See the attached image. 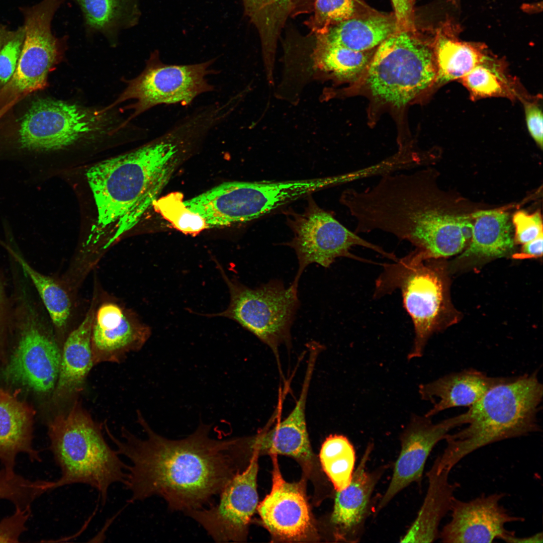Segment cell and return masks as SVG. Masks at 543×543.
Returning a JSON list of instances; mask_svg holds the SVG:
<instances>
[{"mask_svg": "<svg viewBox=\"0 0 543 543\" xmlns=\"http://www.w3.org/2000/svg\"><path fill=\"white\" fill-rule=\"evenodd\" d=\"M137 418L145 439L124 427L120 440L106 427L118 455L131 462L124 484L131 494L129 502L156 495L170 511L204 508L250 461L245 438H213L212 425L201 422L187 437L172 440L155 432L139 411Z\"/></svg>", "mask_w": 543, "mask_h": 543, "instance_id": "cell-1", "label": "cell"}, {"mask_svg": "<svg viewBox=\"0 0 543 543\" xmlns=\"http://www.w3.org/2000/svg\"><path fill=\"white\" fill-rule=\"evenodd\" d=\"M196 136L193 123L183 118L156 139L89 167L85 175L98 213L94 233L115 225L119 237L133 227L159 198L185 145Z\"/></svg>", "mask_w": 543, "mask_h": 543, "instance_id": "cell-2", "label": "cell"}, {"mask_svg": "<svg viewBox=\"0 0 543 543\" xmlns=\"http://www.w3.org/2000/svg\"><path fill=\"white\" fill-rule=\"evenodd\" d=\"M543 386L537 372L511 377L489 390L469 407L467 426L444 440L436 460L450 472L462 460L485 446L539 431L537 414Z\"/></svg>", "mask_w": 543, "mask_h": 543, "instance_id": "cell-3", "label": "cell"}, {"mask_svg": "<svg viewBox=\"0 0 543 543\" xmlns=\"http://www.w3.org/2000/svg\"><path fill=\"white\" fill-rule=\"evenodd\" d=\"M102 426L76 401L69 411L49 423V449L61 475L53 481V490L73 484L96 489L101 503L106 502L109 488L125 483L128 465L105 439Z\"/></svg>", "mask_w": 543, "mask_h": 543, "instance_id": "cell-4", "label": "cell"}, {"mask_svg": "<svg viewBox=\"0 0 543 543\" xmlns=\"http://www.w3.org/2000/svg\"><path fill=\"white\" fill-rule=\"evenodd\" d=\"M328 177L286 181L228 182L185 201L208 228L258 219L300 198L329 188Z\"/></svg>", "mask_w": 543, "mask_h": 543, "instance_id": "cell-5", "label": "cell"}, {"mask_svg": "<svg viewBox=\"0 0 543 543\" xmlns=\"http://www.w3.org/2000/svg\"><path fill=\"white\" fill-rule=\"evenodd\" d=\"M366 73L374 96L394 106L407 104L436 81L433 41L398 31L377 47Z\"/></svg>", "mask_w": 543, "mask_h": 543, "instance_id": "cell-6", "label": "cell"}, {"mask_svg": "<svg viewBox=\"0 0 543 543\" xmlns=\"http://www.w3.org/2000/svg\"><path fill=\"white\" fill-rule=\"evenodd\" d=\"M430 259L415 250L384 270L376 282L375 298L400 289L404 307L414 326V339L407 359L420 357L430 336L439 330L444 310V288L441 273Z\"/></svg>", "mask_w": 543, "mask_h": 543, "instance_id": "cell-7", "label": "cell"}, {"mask_svg": "<svg viewBox=\"0 0 543 543\" xmlns=\"http://www.w3.org/2000/svg\"><path fill=\"white\" fill-rule=\"evenodd\" d=\"M230 292V303L224 311L213 316L225 317L238 323L273 350L291 342V330L300 307L298 290L286 288L283 282L272 280L252 289L230 279L221 270Z\"/></svg>", "mask_w": 543, "mask_h": 543, "instance_id": "cell-8", "label": "cell"}, {"mask_svg": "<svg viewBox=\"0 0 543 543\" xmlns=\"http://www.w3.org/2000/svg\"><path fill=\"white\" fill-rule=\"evenodd\" d=\"M287 224L293 232L292 239L285 244L296 253L299 267L291 285L298 289L301 276L309 264L313 263L328 268L339 257L369 263L375 262L352 254V247L360 246L378 252L395 261L397 257L378 245L363 239L337 220L309 197L308 205L302 213L293 211L287 212Z\"/></svg>", "mask_w": 543, "mask_h": 543, "instance_id": "cell-9", "label": "cell"}, {"mask_svg": "<svg viewBox=\"0 0 543 543\" xmlns=\"http://www.w3.org/2000/svg\"><path fill=\"white\" fill-rule=\"evenodd\" d=\"M438 201L433 194L415 192L405 199L398 212L399 239L411 243L424 259L460 253L471 238L473 223L470 218L450 214Z\"/></svg>", "mask_w": 543, "mask_h": 543, "instance_id": "cell-10", "label": "cell"}, {"mask_svg": "<svg viewBox=\"0 0 543 543\" xmlns=\"http://www.w3.org/2000/svg\"><path fill=\"white\" fill-rule=\"evenodd\" d=\"M215 60L213 58L194 64H167L162 61L156 50L150 54L141 73L129 81L117 100L105 109L108 111L128 100H136L129 107L134 109V113L124 126L158 105H190L200 95L214 90L215 86L209 82L207 76L217 73L212 68Z\"/></svg>", "mask_w": 543, "mask_h": 543, "instance_id": "cell-11", "label": "cell"}, {"mask_svg": "<svg viewBox=\"0 0 543 543\" xmlns=\"http://www.w3.org/2000/svg\"><path fill=\"white\" fill-rule=\"evenodd\" d=\"M107 111L48 98L34 101L23 116L19 141L24 148L37 151L64 149L108 129Z\"/></svg>", "mask_w": 543, "mask_h": 543, "instance_id": "cell-12", "label": "cell"}, {"mask_svg": "<svg viewBox=\"0 0 543 543\" xmlns=\"http://www.w3.org/2000/svg\"><path fill=\"white\" fill-rule=\"evenodd\" d=\"M259 452L253 449L249 462L220 493L216 504L185 511L217 542L245 541L258 504L257 490Z\"/></svg>", "mask_w": 543, "mask_h": 543, "instance_id": "cell-13", "label": "cell"}, {"mask_svg": "<svg viewBox=\"0 0 543 543\" xmlns=\"http://www.w3.org/2000/svg\"><path fill=\"white\" fill-rule=\"evenodd\" d=\"M270 456L273 465L272 489L257 507L263 525L277 541H317L319 536L307 498L306 479L287 481L280 471L277 455Z\"/></svg>", "mask_w": 543, "mask_h": 543, "instance_id": "cell-14", "label": "cell"}, {"mask_svg": "<svg viewBox=\"0 0 543 543\" xmlns=\"http://www.w3.org/2000/svg\"><path fill=\"white\" fill-rule=\"evenodd\" d=\"M66 0H45L28 18L24 43L15 72L13 87L29 94L44 89L49 71L65 51L67 36L57 38L51 31V21L59 6Z\"/></svg>", "mask_w": 543, "mask_h": 543, "instance_id": "cell-15", "label": "cell"}, {"mask_svg": "<svg viewBox=\"0 0 543 543\" xmlns=\"http://www.w3.org/2000/svg\"><path fill=\"white\" fill-rule=\"evenodd\" d=\"M467 413L433 423L430 417L413 414L399 437L401 449L392 476L377 506L383 509L401 491L413 483H421L429 455L436 444L445 439L450 431L466 424Z\"/></svg>", "mask_w": 543, "mask_h": 543, "instance_id": "cell-16", "label": "cell"}, {"mask_svg": "<svg viewBox=\"0 0 543 543\" xmlns=\"http://www.w3.org/2000/svg\"><path fill=\"white\" fill-rule=\"evenodd\" d=\"M505 496L504 493L483 494L467 501L455 497L451 519L438 538L445 543L492 542L496 539L507 542L515 532L507 529L506 525L523 522L524 518L513 515L501 504Z\"/></svg>", "mask_w": 543, "mask_h": 543, "instance_id": "cell-17", "label": "cell"}, {"mask_svg": "<svg viewBox=\"0 0 543 543\" xmlns=\"http://www.w3.org/2000/svg\"><path fill=\"white\" fill-rule=\"evenodd\" d=\"M61 351L55 340L33 322L23 328L4 370L8 381L40 393L53 391Z\"/></svg>", "mask_w": 543, "mask_h": 543, "instance_id": "cell-18", "label": "cell"}, {"mask_svg": "<svg viewBox=\"0 0 543 543\" xmlns=\"http://www.w3.org/2000/svg\"><path fill=\"white\" fill-rule=\"evenodd\" d=\"M374 444L369 442L354 470L350 484L336 491L329 526L335 541L358 542L372 507L374 490L388 466L369 471L367 465Z\"/></svg>", "mask_w": 543, "mask_h": 543, "instance_id": "cell-19", "label": "cell"}, {"mask_svg": "<svg viewBox=\"0 0 543 543\" xmlns=\"http://www.w3.org/2000/svg\"><path fill=\"white\" fill-rule=\"evenodd\" d=\"M310 356L300 396L288 416L270 429L249 437L251 447L259 454L291 457L299 463L306 475L310 473L314 460L307 428L305 409L310 382L316 363Z\"/></svg>", "mask_w": 543, "mask_h": 543, "instance_id": "cell-20", "label": "cell"}, {"mask_svg": "<svg viewBox=\"0 0 543 543\" xmlns=\"http://www.w3.org/2000/svg\"><path fill=\"white\" fill-rule=\"evenodd\" d=\"M510 378L489 377L483 372L470 369L421 384L418 390L421 398L433 404L424 415L431 418L450 408L470 407L491 388Z\"/></svg>", "mask_w": 543, "mask_h": 543, "instance_id": "cell-21", "label": "cell"}, {"mask_svg": "<svg viewBox=\"0 0 543 543\" xmlns=\"http://www.w3.org/2000/svg\"><path fill=\"white\" fill-rule=\"evenodd\" d=\"M95 314L93 305L64 343L58 377L53 390V398L56 402H65L81 391L94 366L91 336Z\"/></svg>", "mask_w": 543, "mask_h": 543, "instance_id": "cell-22", "label": "cell"}, {"mask_svg": "<svg viewBox=\"0 0 543 543\" xmlns=\"http://www.w3.org/2000/svg\"><path fill=\"white\" fill-rule=\"evenodd\" d=\"M450 472L434 462L427 473L428 486L422 505L400 542H431L439 537L440 522L450 511L455 493L460 487L458 483L449 481Z\"/></svg>", "mask_w": 543, "mask_h": 543, "instance_id": "cell-23", "label": "cell"}, {"mask_svg": "<svg viewBox=\"0 0 543 543\" xmlns=\"http://www.w3.org/2000/svg\"><path fill=\"white\" fill-rule=\"evenodd\" d=\"M33 415L26 404L0 389V462L4 468L14 470L20 453L33 462L41 461L32 445Z\"/></svg>", "mask_w": 543, "mask_h": 543, "instance_id": "cell-24", "label": "cell"}, {"mask_svg": "<svg viewBox=\"0 0 543 543\" xmlns=\"http://www.w3.org/2000/svg\"><path fill=\"white\" fill-rule=\"evenodd\" d=\"M151 335L150 328L126 314L120 319L93 324L91 347L94 366L119 363L128 353L140 350Z\"/></svg>", "mask_w": 543, "mask_h": 543, "instance_id": "cell-25", "label": "cell"}, {"mask_svg": "<svg viewBox=\"0 0 543 543\" xmlns=\"http://www.w3.org/2000/svg\"><path fill=\"white\" fill-rule=\"evenodd\" d=\"M460 29L458 24L447 20L436 30L433 40L436 81L461 79L487 57L482 44L460 40Z\"/></svg>", "mask_w": 543, "mask_h": 543, "instance_id": "cell-26", "label": "cell"}, {"mask_svg": "<svg viewBox=\"0 0 543 543\" xmlns=\"http://www.w3.org/2000/svg\"><path fill=\"white\" fill-rule=\"evenodd\" d=\"M79 7L85 34H100L113 45L119 33L139 22V0H72Z\"/></svg>", "mask_w": 543, "mask_h": 543, "instance_id": "cell-27", "label": "cell"}, {"mask_svg": "<svg viewBox=\"0 0 543 543\" xmlns=\"http://www.w3.org/2000/svg\"><path fill=\"white\" fill-rule=\"evenodd\" d=\"M394 16L351 18L331 26L317 38L357 51L371 50L398 31Z\"/></svg>", "mask_w": 543, "mask_h": 543, "instance_id": "cell-28", "label": "cell"}, {"mask_svg": "<svg viewBox=\"0 0 543 543\" xmlns=\"http://www.w3.org/2000/svg\"><path fill=\"white\" fill-rule=\"evenodd\" d=\"M474 219L471 242L462 257H496L510 251L514 244L512 223L502 210H483L472 214Z\"/></svg>", "mask_w": 543, "mask_h": 543, "instance_id": "cell-29", "label": "cell"}, {"mask_svg": "<svg viewBox=\"0 0 543 543\" xmlns=\"http://www.w3.org/2000/svg\"><path fill=\"white\" fill-rule=\"evenodd\" d=\"M374 53L357 51L317 38L311 55L312 70L341 79H352L366 72Z\"/></svg>", "mask_w": 543, "mask_h": 543, "instance_id": "cell-30", "label": "cell"}, {"mask_svg": "<svg viewBox=\"0 0 543 543\" xmlns=\"http://www.w3.org/2000/svg\"><path fill=\"white\" fill-rule=\"evenodd\" d=\"M319 460L335 491L342 490L350 484L354 471L355 453L346 436L335 434L326 437L321 445Z\"/></svg>", "mask_w": 543, "mask_h": 543, "instance_id": "cell-31", "label": "cell"}, {"mask_svg": "<svg viewBox=\"0 0 543 543\" xmlns=\"http://www.w3.org/2000/svg\"><path fill=\"white\" fill-rule=\"evenodd\" d=\"M14 256L38 292L54 325L64 328L71 311V301L66 291L52 278L34 269L21 256Z\"/></svg>", "mask_w": 543, "mask_h": 543, "instance_id": "cell-32", "label": "cell"}, {"mask_svg": "<svg viewBox=\"0 0 543 543\" xmlns=\"http://www.w3.org/2000/svg\"><path fill=\"white\" fill-rule=\"evenodd\" d=\"M489 57L460 79L475 99L512 97L502 68Z\"/></svg>", "mask_w": 543, "mask_h": 543, "instance_id": "cell-33", "label": "cell"}, {"mask_svg": "<svg viewBox=\"0 0 543 543\" xmlns=\"http://www.w3.org/2000/svg\"><path fill=\"white\" fill-rule=\"evenodd\" d=\"M52 481H32L3 468L0 470V499L7 500L22 509H30L32 503L46 492L51 491Z\"/></svg>", "mask_w": 543, "mask_h": 543, "instance_id": "cell-34", "label": "cell"}, {"mask_svg": "<svg viewBox=\"0 0 543 543\" xmlns=\"http://www.w3.org/2000/svg\"><path fill=\"white\" fill-rule=\"evenodd\" d=\"M180 192H173L158 198L154 208L174 227L185 234L199 233L208 228L202 217L192 211L186 205Z\"/></svg>", "mask_w": 543, "mask_h": 543, "instance_id": "cell-35", "label": "cell"}, {"mask_svg": "<svg viewBox=\"0 0 543 543\" xmlns=\"http://www.w3.org/2000/svg\"><path fill=\"white\" fill-rule=\"evenodd\" d=\"M355 11V0H315L310 27L317 36L323 35L331 26L353 17Z\"/></svg>", "mask_w": 543, "mask_h": 543, "instance_id": "cell-36", "label": "cell"}, {"mask_svg": "<svg viewBox=\"0 0 543 543\" xmlns=\"http://www.w3.org/2000/svg\"><path fill=\"white\" fill-rule=\"evenodd\" d=\"M515 228L514 242L523 244L543 234L542 220L539 211L528 214L524 211L516 212L512 217Z\"/></svg>", "mask_w": 543, "mask_h": 543, "instance_id": "cell-37", "label": "cell"}, {"mask_svg": "<svg viewBox=\"0 0 543 543\" xmlns=\"http://www.w3.org/2000/svg\"><path fill=\"white\" fill-rule=\"evenodd\" d=\"M24 30H21L0 50V82H7L13 77L19 59Z\"/></svg>", "mask_w": 543, "mask_h": 543, "instance_id": "cell-38", "label": "cell"}, {"mask_svg": "<svg viewBox=\"0 0 543 543\" xmlns=\"http://www.w3.org/2000/svg\"><path fill=\"white\" fill-rule=\"evenodd\" d=\"M31 509L16 508L15 513L0 522V542H18L21 534L26 530V523Z\"/></svg>", "mask_w": 543, "mask_h": 543, "instance_id": "cell-39", "label": "cell"}, {"mask_svg": "<svg viewBox=\"0 0 543 543\" xmlns=\"http://www.w3.org/2000/svg\"><path fill=\"white\" fill-rule=\"evenodd\" d=\"M527 127L531 136L537 145L542 147V112L535 102L524 103Z\"/></svg>", "mask_w": 543, "mask_h": 543, "instance_id": "cell-40", "label": "cell"}, {"mask_svg": "<svg viewBox=\"0 0 543 543\" xmlns=\"http://www.w3.org/2000/svg\"><path fill=\"white\" fill-rule=\"evenodd\" d=\"M414 1L391 0L398 31L415 32Z\"/></svg>", "mask_w": 543, "mask_h": 543, "instance_id": "cell-41", "label": "cell"}, {"mask_svg": "<svg viewBox=\"0 0 543 543\" xmlns=\"http://www.w3.org/2000/svg\"><path fill=\"white\" fill-rule=\"evenodd\" d=\"M543 234L523 245L521 252L513 255V258L524 259L538 257L542 255Z\"/></svg>", "mask_w": 543, "mask_h": 543, "instance_id": "cell-42", "label": "cell"}, {"mask_svg": "<svg viewBox=\"0 0 543 543\" xmlns=\"http://www.w3.org/2000/svg\"><path fill=\"white\" fill-rule=\"evenodd\" d=\"M542 532L536 533L534 535L523 537H518L516 535H514L511 537L507 541V542H517V543H524V542H531V543H537L542 542Z\"/></svg>", "mask_w": 543, "mask_h": 543, "instance_id": "cell-43", "label": "cell"}, {"mask_svg": "<svg viewBox=\"0 0 543 543\" xmlns=\"http://www.w3.org/2000/svg\"><path fill=\"white\" fill-rule=\"evenodd\" d=\"M10 105L4 107L0 109V118L5 113V112L9 109Z\"/></svg>", "mask_w": 543, "mask_h": 543, "instance_id": "cell-44", "label": "cell"}, {"mask_svg": "<svg viewBox=\"0 0 543 543\" xmlns=\"http://www.w3.org/2000/svg\"><path fill=\"white\" fill-rule=\"evenodd\" d=\"M1 290H0V305H1Z\"/></svg>", "mask_w": 543, "mask_h": 543, "instance_id": "cell-45", "label": "cell"}]
</instances>
